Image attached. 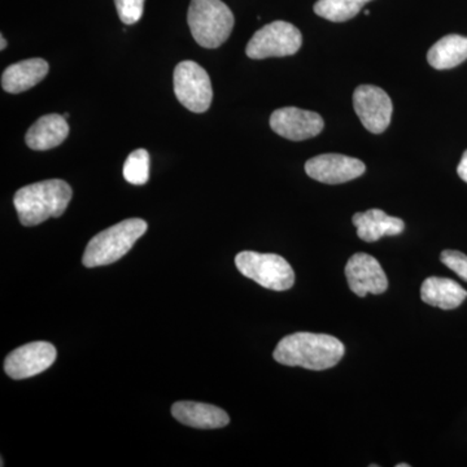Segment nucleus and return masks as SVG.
I'll use <instances>...</instances> for the list:
<instances>
[{
    "instance_id": "11",
    "label": "nucleus",
    "mask_w": 467,
    "mask_h": 467,
    "mask_svg": "<svg viewBox=\"0 0 467 467\" xmlns=\"http://www.w3.org/2000/svg\"><path fill=\"white\" fill-rule=\"evenodd\" d=\"M367 171L361 160L337 153H325L306 161V171L313 180L327 184L349 182Z\"/></svg>"
},
{
    "instance_id": "20",
    "label": "nucleus",
    "mask_w": 467,
    "mask_h": 467,
    "mask_svg": "<svg viewBox=\"0 0 467 467\" xmlns=\"http://www.w3.org/2000/svg\"><path fill=\"white\" fill-rule=\"evenodd\" d=\"M124 177L129 183L144 184L150 178V153L140 149L131 152L126 159L124 165Z\"/></svg>"
},
{
    "instance_id": "10",
    "label": "nucleus",
    "mask_w": 467,
    "mask_h": 467,
    "mask_svg": "<svg viewBox=\"0 0 467 467\" xmlns=\"http://www.w3.org/2000/svg\"><path fill=\"white\" fill-rule=\"evenodd\" d=\"M324 119L318 113L296 107L276 109L270 117V128L273 131L295 142L315 138L324 130Z\"/></svg>"
},
{
    "instance_id": "22",
    "label": "nucleus",
    "mask_w": 467,
    "mask_h": 467,
    "mask_svg": "<svg viewBox=\"0 0 467 467\" xmlns=\"http://www.w3.org/2000/svg\"><path fill=\"white\" fill-rule=\"evenodd\" d=\"M441 263L453 270L460 278L467 282V256L460 251L447 250L441 252Z\"/></svg>"
},
{
    "instance_id": "24",
    "label": "nucleus",
    "mask_w": 467,
    "mask_h": 467,
    "mask_svg": "<svg viewBox=\"0 0 467 467\" xmlns=\"http://www.w3.org/2000/svg\"><path fill=\"white\" fill-rule=\"evenodd\" d=\"M0 39H2V46H0V50H5V47H7V41H5V36H0Z\"/></svg>"
},
{
    "instance_id": "17",
    "label": "nucleus",
    "mask_w": 467,
    "mask_h": 467,
    "mask_svg": "<svg viewBox=\"0 0 467 467\" xmlns=\"http://www.w3.org/2000/svg\"><path fill=\"white\" fill-rule=\"evenodd\" d=\"M466 297L465 288L450 278L430 276L420 287V299L429 306L444 310L459 308Z\"/></svg>"
},
{
    "instance_id": "7",
    "label": "nucleus",
    "mask_w": 467,
    "mask_h": 467,
    "mask_svg": "<svg viewBox=\"0 0 467 467\" xmlns=\"http://www.w3.org/2000/svg\"><path fill=\"white\" fill-rule=\"evenodd\" d=\"M174 92L180 103L193 113L208 110L213 99L207 70L195 61H182L175 67Z\"/></svg>"
},
{
    "instance_id": "19",
    "label": "nucleus",
    "mask_w": 467,
    "mask_h": 467,
    "mask_svg": "<svg viewBox=\"0 0 467 467\" xmlns=\"http://www.w3.org/2000/svg\"><path fill=\"white\" fill-rule=\"evenodd\" d=\"M371 0H318L315 5L316 15L333 23H344L358 16L359 11Z\"/></svg>"
},
{
    "instance_id": "21",
    "label": "nucleus",
    "mask_w": 467,
    "mask_h": 467,
    "mask_svg": "<svg viewBox=\"0 0 467 467\" xmlns=\"http://www.w3.org/2000/svg\"><path fill=\"white\" fill-rule=\"evenodd\" d=\"M119 20L126 26H134L143 16L144 0H115Z\"/></svg>"
},
{
    "instance_id": "12",
    "label": "nucleus",
    "mask_w": 467,
    "mask_h": 467,
    "mask_svg": "<svg viewBox=\"0 0 467 467\" xmlns=\"http://www.w3.org/2000/svg\"><path fill=\"white\" fill-rule=\"evenodd\" d=\"M349 288L359 297L380 295L389 288V279L379 261L368 254H356L346 265Z\"/></svg>"
},
{
    "instance_id": "9",
    "label": "nucleus",
    "mask_w": 467,
    "mask_h": 467,
    "mask_svg": "<svg viewBox=\"0 0 467 467\" xmlns=\"http://www.w3.org/2000/svg\"><path fill=\"white\" fill-rule=\"evenodd\" d=\"M57 348L48 342L26 344L9 353L5 361V370L12 379H27L38 376L54 364Z\"/></svg>"
},
{
    "instance_id": "26",
    "label": "nucleus",
    "mask_w": 467,
    "mask_h": 467,
    "mask_svg": "<svg viewBox=\"0 0 467 467\" xmlns=\"http://www.w3.org/2000/svg\"><path fill=\"white\" fill-rule=\"evenodd\" d=\"M63 116L66 117V119H67V117H69V113H64Z\"/></svg>"
},
{
    "instance_id": "23",
    "label": "nucleus",
    "mask_w": 467,
    "mask_h": 467,
    "mask_svg": "<svg viewBox=\"0 0 467 467\" xmlns=\"http://www.w3.org/2000/svg\"><path fill=\"white\" fill-rule=\"evenodd\" d=\"M457 173H459L461 180L467 183V150H465L462 159H461Z\"/></svg>"
},
{
    "instance_id": "18",
    "label": "nucleus",
    "mask_w": 467,
    "mask_h": 467,
    "mask_svg": "<svg viewBox=\"0 0 467 467\" xmlns=\"http://www.w3.org/2000/svg\"><path fill=\"white\" fill-rule=\"evenodd\" d=\"M467 58V38L459 34L445 36L427 54V61L435 69H451Z\"/></svg>"
},
{
    "instance_id": "14",
    "label": "nucleus",
    "mask_w": 467,
    "mask_h": 467,
    "mask_svg": "<svg viewBox=\"0 0 467 467\" xmlns=\"http://www.w3.org/2000/svg\"><path fill=\"white\" fill-rule=\"evenodd\" d=\"M50 66L45 58L34 57L12 64L3 72L2 88L9 94H20L43 81Z\"/></svg>"
},
{
    "instance_id": "13",
    "label": "nucleus",
    "mask_w": 467,
    "mask_h": 467,
    "mask_svg": "<svg viewBox=\"0 0 467 467\" xmlns=\"http://www.w3.org/2000/svg\"><path fill=\"white\" fill-rule=\"evenodd\" d=\"M171 414L178 422L193 429H223L230 422L225 410L214 405L202 404V402H175L171 407Z\"/></svg>"
},
{
    "instance_id": "25",
    "label": "nucleus",
    "mask_w": 467,
    "mask_h": 467,
    "mask_svg": "<svg viewBox=\"0 0 467 467\" xmlns=\"http://www.w3.org/2000/svg\"><path fill=\"white\" fill-rule=\"evenodd\" d=\"M410 465H407V463H399L398 467H409Z\"/></svg>"
},
{
    "instance_id": "2",
    "label": "nucleus",
    "mask_w": 467,
    "mask_h": 467,
    "mask_svg": "<svg viewBox=\"0 0 467 467\" xmlns=\"http://www.w3.org/2000/svg\"><path fill=\"white\" fill-rule=\"evenodd\" d=\"M72 195V187L66 181L47 180L18 190L14 204L24 226H36L48 218L63 216Z\"/></svg>"
},
{
    "instance_id": "16",
    "label": "nucleus",
    "mask_w": 467,
    "mask_h": 467,
    "mask_svg": "<svg viewBox=\"0 0 467 467\" xmlns=\"http://www.w3.org/2000/svg\"><path fill=\"white\" fill-rule=\"evenodd\" d=\"M69 135L67 119L60 115H46L34 122L26 133V142L34 150H47L60 146Z\"/></svg>"
},
{
    "instance_id": "5",
    "label": "nucleus",
    "mask_w": 467,
    "mask_h": 467,
    "mask_svg": "<svg viewBox=\"0 0 467 467\" xmlns=\"http://www.w3.org/2000/svg\"><path fill=\"white\" fill-rule=\"evenodd\" d=\"M235 265L243 275L269 290L287 291L295 284L294 269L279 254L243 251L236 254Z\"/></svg>"
},
{
    "instance_id": "15",
    "label": "nucleus",
    "mask_w": 467,
    "mask_h": 467,
    "mask_svg": "<svg viewBox=\"0 0 467 467\" xmlns=\"http://www.w3.org/2000/svg\"><path fill=\"white\" fill-rule=\"evenodd\" d=\"M352 223L358 229V238L368 243L379 241L383 236L400 235L405 229L401 218L389 216L380 209L356 213Z\"/></svg>"
},
{
    "instance_id": "8",
    "label": "nucleus",
    "mask_w": 467,
    "mask_h": 467,
    "mask_svg": "<svg viewBox=\"0 0 467 467\" xmlns=\"http://www.w3.org/2000/svg\"><path fill=\"white\" fill-rule=\"evenodd\" d=\"M353 107L362 125L370 133L382 134L391 124L393 110L391 98L377 86H358L353 94Z\"/></svg>"
},
{
    "instance_id": "6",
    "label": "nucleus",
    "mask_w": 467,
    "mask_h": 467,
    "mask_svg": "<svg viewBox=\"0 0 467 467\" xmlns=\"http://www.w3.org/2000/svg\"><path fill=\"white\" fill-rule=\"evenodd\" d=\"M301 43L303 36L296 26L287 21H273L254 34L245 52L254 60L291 57L300 50Z\"/></svg>"
},
{
    "instance_id": "1",
    "label": "nucleus",
    "mask_w": 467,
    "mask_h": 467,
    "mask_svg": "<svg viewBox=\"0 0 467 467\" xmlns=\"http://www.w3.org/2000/svg\"><path fill=\"white\" fill-rule=\"evenodd\" d=\"M344 352V344L331 335L295 333L278 343L273 358L285 367L321 371L339 364Z\"/></svg>"
},
{
    "instance_id": "3",
    "label": "nucleus",
    "mask_w": 467,
    "mask_h": 467,
    "mask_svg": "<svg viewBox=\"0 0 467 467\" xmlns=\"http://www.w3.org/2000/svg\"><path fill=\"white\" fill-rule=\"evenodd\" d=\"M146 232L147 223L140 218H129L116 223L88 242L82 263L86 267L110 265L124 257Z\"/></svg>"
},
{
    "instance_id": "4",
    "label": "nucleus",
    "mask_w": 467,
    "mask_h": 467,
    "mask_svg": "<svg viewBox=\"0 0 467 467\" xmlns=\"http://www.w3.org/2000/svg\"><path fill=\"white\" fill-rule=\"evenodd\" d=\"M193 39L204 48H217L229 39L235 18L223 0H192L189 15Z\"/></svg>"
}]
</instances>
